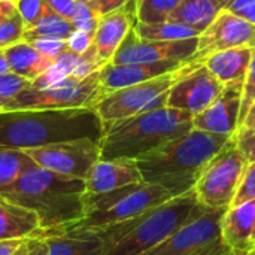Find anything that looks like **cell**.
<instances>
[{"mask_svg":"<svg viewBox=\"0 0 255 255\" xmlns=\"http://www.w3.org/2000/svg\"><path fill=\"white\" fill-rule=\"evenodd\" d=\"M103 134L105 128L94 108L0 112V145L12 149L24 151L78 139L100 142Z\"/></svg>","mask_w":255,"mask_h":255,"instance_id":"obj_1","label":"cell"},{"mask_svg":"<svg viewBox=\"0 0 255 255\" xmlns=\"http://www.w3.org/2000/svg\"><path fill=\"white\" fill-rule=\"evenodd\" d=\"M9 200L36 214L43 238L73 227L85 217V182L45 170L34 163L3 193Z\"/></svg>","mask_w":255,"mask_h":255,"instance_id":"obj_2","label":"cell"},{"mask_svg":"<svg viewBox=\"0 0 255 255\" xmlns=\"http://www.w3.org/2000/svg\"><path fill=\"white\" fill-rule=\"evenodd\" d=\"M230 137L191 128L185 136L136 161L142 179L163 187L172 197L193 191L209 161Z\"/></svg>","mask_w":255,"mask_h":255,"instance_id":"obj_3","label":"cell"},{"mask_svg":"<svg viewBox=\"0 0 255 255\" xmlns=\"http://www.w3.org/2000/svg\"><path fill=\"white\" fill-rule=\"evenodd\" d=\"M193 128V115L169 106L123 120L105 130L100 160H133L166 146Z\"/></svg>","mask_w":255,"mask_h":255,"instance_id":"obj_4","label":"cell"},{"mask_svg":"<svg viewBox=\"0 0 255 255\" xmlns=\"http://www.w3.org/2000/svg\"><path fill=\"white\" fill-rule=\"evenodd\" d=\"M194 190L173 197L145 214L99 230L105 248L102 255H145L199 214Z\"/></svg>","mask_w":255,"mask_h":255,"instance_id":"obj_5","label":"cell"},{"mask_svg":"<svg viewBox=\"0 0 255 255\" xmlns=\"http://www.w3.org/2000/svg\"><path fill=\"white\" fill-rule=\"evenodd\" d=\"M170 199L173 197L167 190L148 182L133 184L105 194L85 196V217L73 227L103 230L136 218Z\"/></svg>","mask_w":255,"mask_h":255,"instance_id":"obj_6","label":"cell"},{"mask_svg":"<svg viewBox=\"0 0 255 255\" xmlns=\"http://www.w3.org/2000/svg\"><path fill=\"white\" fill-rule=\"evenodd\" d=\"M200 64L202 61L191 60L175 72L106 94L94 108L100 117L103 128L106 130L118 121L167 106V94L170 88Z\"/></svg>","mask_w":255,"mask_h":255,"instance_id":"obj_7","label":"cell"},{"mask_svg":"<svg viewBox=\"0 0 255 255\" xmlns=\"http://www.w3.org/2000/svg\"><path fill=\"white\" fill-rule=\"evenodd\" d=\"M248 160L233 134L209 161L194 185L197 203L208 211H226L232 208L241 187Z\"/></svg>","mask_w":255,"mask_h":255,"instance_id":"obj_8","label":"cell"},{"mask_svg":"<svg viewBox=\"0 0 255 255\" xmlns=\"http://www.w3.org/2000/svg\"><path fill=\"white\" fill-rule=\"evenodd\" d=\"M100 100V76L97 70L84 79L67 76L60 84L43 90L28 87L22 90L4 111L96 108Z\"/></svg>","mask_w":255,"mask_h":255,"instance_id":"obj_9","label":"cell"},{"mask_svg":"<svg viewBox=\"0 0 255 255\" xmlns=\"http://www.w3.org/2000/svg\"><path fill=\"white\" fill-rule=\"evenodd\" d=\"M226 211L202 209L145 255H226L229 250L221 236V218Z\"/></svg>","mask_w":255,"mask_h":255,"instance_id":"obj_10","label":"cell"},{"mask_svg":"<svg viewBox=\"0 0 255 255\" xmlns=\"http://www.w3.org/2000/svg\"><path fill=\"white\" fill-rule=\"evenodd\" d=\"M100 142L78 139L40 148L24 149L25 155L39 167L57 175L85 179L90 169L100 160Z\"/></svg>","mask_w":255,"mask_h":255,"instance_id":"obj_11","label":"cell"},{"mask_svg":"<svg viewBox=\"0 0 255 255\" xmlns=\"http://www.w3.org/2000/svg\"><path fill=\"white\" fill-rule=\"evenodd\" d=\"M199 37L187 40H143L131 28L117 52L114 54L112 64L130 63H155L166 60H193L197 51Z\"/></svg>","mask_w":255,"mask_h":255,"instance_id":"obj_12","label":"cell"},{"mask_svg":"<svg viewBox=\"0 0 255 255\" xmlns=\"http://www.w3.org/2000/svg\"><path fill=\"white\" fill-rule=\"evenodd\" d=\"M245 46L255 48V24L223 9L199 36L197 51L193 60L202 61L211 54Z\"/></svg>","mask_w":255,"mask_h":255,"instance_id":"obj_13","label":"cell"},{"mask_svg":"<svg viewBox=\"0 0 255 255\" xmlns=\"http://www.w3.org/2000/svg\"><path fill=\"white\" fill-rule=\"evenodd\" d=\"M223 88L224 85L202 63L170 88L167 106L194 117L203 112L218 97Z\"/></svg>","mask_w":255,"mask_h":255,"instance_id":"obj_14","label":"cell"},{"mask_svg":"<svg viewBox=\"0 0 255 255\" xmlns=\"http://www.w3.org/2000/svg\"><path fill=\"white\" fill-rule=\"evenodd\" d=\"M244 82L227 84L218 97L200 114L193 117V128L220 136H233L239 127Z\"/></svg>","mask_w":255,"mask_h":255,"instance_id":"obj_15","label":"cell"},{"mask_svg":"<svg viewBox=\"0 0 255 255\" xmlns=\"http://www.w3.org/2000/svg\"><path fill=\"white\" fill-rule=\"evenodd\" d=\"M191 61V60H190ZM188 61L184 60H166L155 63H130V64H112L108 63L99 70L100 76V93L102 99L117 90L131 87L140 82L155 79L167 75L185 66Z\"/></svg>","mask_w":255,"mask_h":255,"instance_id":"obj_16","label":"cell"},{"mask_svg":"<svg viewBox=\"0 0 255 255\" xmlns=\"http://www.w3.org/2000/svg\"><path fill=\"white\" fill-rule=\"evenodd\" d=\"M136 22L137 18L134 0H128L121 9L100 16L97 30L94 33L93 46L99 61L103 66L111 63L118 46Z\"/></svg>","mask_w":255,"mask_h":255,"instance_id":"obj_17","label":"cell"},{"mask_svg":"<svg viewBox=\"0 0 255 255\" xmlns=\"http://www.w3.org/2000/svg\"><path fill=\"white\" fill-rule=\"evenodd\" d=\"M85 182V196L105 194L123 187L143 182L137 163L133 160H99L90 169Z\"/></svg>","mask_w":255,"mask_h":255,"instance_id":"obj_18","label":"cell"},{"mask_svg":"<svg viewBox=\"0 0 255 255\" xmlns=\"http://www.w3.org/2000/svg\"><path fill=\"white\" fill-rule=\"evenodd\" d=\"M254 202L229 208L221 218V236L232 255H248L255 248L253 242Z\"/></svg>","mask_w":255,"mask_h":255,"instance_id":"obj_19","label":"cell"},{"mask_svg":"<svg viewBox=\"0 0 255 255\" xmlns=\"http://www.w3.org/2000/svg\"><path fill=\"white\" fill-rule=\"evenodd\" d=\"M46 242V255H102L105 242L99 230L64 229L40 238Z\"/></svg>","mask_w":255,"mask_h":255,"instance_id":"obj_20","label":"cell"},{"mask_svg":"<svg viewBox=\"0 0 255 255\" xmlns=\"http://www.w3.org/2000/svg\"><path fill=\"white\" fill-rule=\"evenodd\" d=\"M40 223L34 212L0 194V241L39 238Z\"/></svg>","mask_w":255,"mask_h":255,"instance_id":"obj_21","label":"cell"},{"mask_svg":"<svg viewBox=\"0 0 255 255\" xmlns=\"http://www.w3.org/2000/svg\"><path fill=\"white\" fill-rule=\"evenodd\" d=\"M255 48H233L208 55L202 60L203 66L223 85L244 82L251 64Z\"/></svg>","mask_w":255,"mask_h":255,"instance_id":"obj_22","label":"cell"},{"mask_svg":"<svg viewBox=\"0 0 255 255\" xmlns=\"http://www.w3.org/2000/svg\"><path fill=\"white\" fill-rule=\"evenodd\" d=\"M3 52L9 63L10 72L28 81H34L54 64V60L46 58L24 40L3 49Z\"/></svg>","mask_w":255,"mask_h":255,"instance_id":"obj_23","label":"cell"},{"mask_svg":"<svg viewBox=\"0 0 255 255\" xmlns=\"http://www.w3.org/2000/svg\"><path fill=\"white\" fill-rule=\"evenodd\" d=\"M224 6L221 0H181L169 21L190 25L202 34Z\"/></svg>","mask_w":255,"mask_h":255,"instance_id":"obj_24","label":"cell"},{"mask_svg":"<svg viewBox=\"0 0 255 255\" xmlns=\"http://www.w3.org/2000/svg\"><path fill=\"white\" fill-rule=\"evenodd\" d=\"M133 30L143 40H187L200 36V33L193 27L173 21L155 25L136 22L133 25Z\"/></svg>","mask_w":255,"mask_h":255,"instance_id":"obj_25","label":"cell"},{"mask_svg":"<svg viewBox=\"0 0 255 255\" xmlns=\"http://www.w3.org/2000/svg\"><path fill=\"white\" fill-rule=\"evenodd\" d=\"M55 63L66 72L67 76H72L76 79H84L103 67V64L97 58V54L93 45L84 54H75L69 49H64L55 58Z\"/></svg>","mask_w":255,"mask_h":255,"instance_id":"obj_26","label":"cell"},{"mask_svg":"<svg viewBox=\"0 0 255 255\" xmlns=\"http://www.w3.org/2000/svg\"><path fill=\"white\" fill-rule=\"evenodd\" d=\"M33 164L21 149H12L0 145V194L6 193L19 175Z\"/></svg>","mask_w":255,"mask_h":255,"instance_id":"obj_27","label":"cell"},{"mask_svg":"<svg viewBox=\"0 0 255 255\" xmlns=\"http://www.w3.org/2000/svg\"><path fill=\"white\" fill-rule=\"evenodd\" d=\"M75 30L73 24L60 15L49 10L34 27L24 30L22 40L30 42L34 39H61L66 40Z\"/></svg>","mask_w":255,"mask_h":255,"instance_id":"obj_28","label":"cell"},{"mask_svg":"<svg viewBox=\"0 0 255 255\" xmlns=\"http://www.w3.org/2000/svg\"><path fill=\"white\" fill-rule=\"evenodd\" d=\"M137 22L155 25L167 22L181 0H134Z\"/></svg>","mask_w":255,"mask_h":255,"instance_id":"obj_29","label":"cell"},{"mask_svg":"<svg viewBox=\"0 0 255 255\" xmlns=\"http://www.w3.org/2000/svg\"><path fill=\"white\" fill-rule=\"evenodd\" d=\"M31 85V81L21 78L12 72L0 75V112L25 88Z\"/></svg>","mask_w":255,"mask_h":255,"instance_id":"obj_30","label":"cell"},{"mask_svg":"<svg viewBox=\"0 0 255 255\" xmlns=\"http://www.w3.org/2000/svg\"><path fill=\"white\" fill-rule=\"evenodd\" d=\"M15 4L24 22V30L34 27L51 10L43 0H15Z\"/></svg>","mask_w":255,"mask_h":255,"instance_id":"obj_31","label":"cell"},{"mask_svg":"<svg viewBox=\"0 0 255 255\" xmlns=\"http://www.w3.org/2000/svg\"><path fill=\"white\" fill-rule=\"evenodd\" d=\"M24 22L18 12L0 24V51L22 40Z\"/></svg>","mask_w":255,"mask_h":255,"instance_id":"obj_32","label":"cell"},{"mask_svg":"<svg viewBox=\"0 0 255 255\" xmlns=\"http://www.w3.org/2000/svg\"><path fill=\"white\" fill-rule=\"evenodd\" d=\"M99 19H100V16L97 15V12L94 9H91L87 3L76 1V9H75V15L72 19L75 30H81V31L94 34L97 30V25H99Z\"/></svg>","mask_w":255,"mask_h":255,"instance_id":"obj_33","label":"cell"},{"mask_svg":"<svg viewBox=\"0 0 255 255\" xmlns=\"http://www.w3.org/2000/svg\"><path fill=\"white\" fill-rule=\"evenodd\" d=\"M255 102V49L253 52L251 64L248 67L247 76L244 79V87H242V100H241V118H239V126L245 120L250 108ZM239 128V127H238Z\"/></svg>","mask_w":255,"mask_h":255,"instance_id":"obj_34","label":"cell"},{"mask_svg":"<svg viewBox=\"0 0 255 255\" xmlns=\"http://www.w3.org/2000/svg\"><path fill=\"white\" fill-rule=\"evenodd\" d=\"M247 202H255V161L248 163L247 170L244 173L241 187L238 190V194L233 200L232 206H238Z\"/></svg>","mask_w":255,"mask_h":255,"instance_id":"obj_35","label":"cell"},{"mask_svg":"<svg viewBox=\"0 0 255 255\" xmlns=\"http://www.w3.org/2000/svg\"><path fill=\"white\" fill-rule=\"evenodd\" d=\"M66 78H67L66 72L54 61V64L46 72H43L40 76H37L34 81H31L30 87L36 88V90H43V88H49V87H54V85L60 84Z\"/></svg>","mask_w":255,"mask_h":255,"instance_id":"obj_36","label":"cell"},{"mask_svg":"<svg viewBox=\"0 0 255 255\" xmlns=\"http://www.w3.org/2000/svg\"><path fill=\"white\" fill-rule=\"evenodd\" d=\"M27 43H30L36 51H39L42 55L54 61L66 49V40L61 39H34Z\"/></svg>","mask_w":255,"mask_h":255,"instance_id":"obj_37","label":"cell"},{"mask_svg":"<svg viewBox=\"0 0 255 255\" xmlns=\"http://www.w3.org/2000/svg\"><path fill=\"white\" fill-rule=\"evenodd\" d=\"M94 34L81 31V30H73L72 34L66 39V49L75 52V54H84L88 51L93 45Z\"/></svg>","mask_w":255,"mask_h":255,"instance_id":"obj_38","label":"cell"},{"mask_svg":"<svg viewBox=\"0 0 255 255\" xmlns=\"http://www.w3.org/2000/svg\"><path fill=\"white\" fill-rule=\"evenodd\" d=\"M43 1L48 4V7L54 13H57L61 18L72 22L73 15H75V9H76V1L75 0H43Z\"/></svg>","mask_w":255,"mask_h":255,"instance_id":"obj_39","label":"cell"},{"mask_svg":"<svg viewBox=\"0 0 255 255\" xmlns=\"http://www.w3.org/2000/svg\"><path fill=\"white\" fill-rule=\"evenodd\" d=\"M48 254V247L46 242L40 238H28L24 239L21 247L15 255H46Z\"/></svg>","mask_w":255,"mask_h":255,"instance_id":"obj_40","label":"cell"},{"mask_svg":"<svg viewBox=\"0 0 255 255\" xmlns=\"http://www.w3.org/2000/svg\"><path fill=\"white\" fill-rule=\"evenodd\" d=\"M236 139H238V145H239L241 151L244 152V155L247 157L248 163L255 161V128L244 136H236Z\"/></svg>","mask_w":255,"mask_h":255,"instance_id":"obj_41","label":"cell"},{"mask_svg":"<svg viewBox=\"0 0 255 255\" xmlns=\"http://www.w3.org/2000/svg\"><path fill=\"white\" fill-rule=\"evenodd\" d=\"M128 0H93L88 6L97 12L99 16H103L109 12L121 9Z\"/></svg>","mask_w":255,"mask_h":255,"instance_id":"obj_42","label":"cell"},{"mask_svg":"<svg viewBox=\"0 0 255 255\" xmlns=\"http://www.w3.org/2000/svg\"><path fill=\"white\" fill-rule=\"evenodd\" d=\"M255 128V102L253 103V106L250 108L245 120L242 121V124L239 126L238 131H236V136H244L250 131H253Z\"/></svg>","mask_w":255,"mask_h":255,"instance_id":"obj_43","label":"cell"},{"mask_svg":"<svg viewBox=\"0 0 255 255\" xmlns=\"http://www.w3.org/2000/svg\"><path fill=\"white\" fill-rule=\"evenodd\" d=\"M255 3V0H229L226 4V10L239 15L241 12H244L245 9H248L250 6H253Z\"/></svg>","mask_w":255,"mask_h":255,"instance_id":"obj_44","label":"cell"},{"mask_svg":"<svg viewBox=\"0 0 255 255\" xmlns=\"http://www.w3.org/2000/svg\"><path fill=\"white\" fill-rule=\"evenodd\" d=\"M16 12L15 0H0V24Z\"/></svg>","mask_w":255,"mask_h":255,"instance_id":"obj_45","label":"cell"},{"mask_svg":"<svg viewBox=\"0 0 255 255\" xmlns=\"http://www.w3.org/2000/svg\"><path fill=\"white\" fill-rule=\"evenodd\" d=\"M24 239L16 241H0V255H15Z\"/></svg>","mask_w":255,"mask_h":255,"instance_id":"obj_46","label":"cell"},{"mask_svg":"<svg viewBox=\"0 0 255 255\" xmlns=\"http://www.w3.org/2000/svg\"><path fill=\"white\" fill-rule=\"evenodd\" d=\"M242 18H245V19H248L250 22H253V24H255V3L253 4V6H250L248 9H245L244 12H241L239 13Z\"/></svg>","mask_w":255,"mask_h":255,"instance_id":"obj_47","label":"cell"},{"mask_svg":"<svg viewBox=\"0 0 255 255\" xmlns=\"http://www.w3.org/2000/svg\"><path fill=\"white\" fill-rule=\"evenodd\" d=\"M10 72V67H9V63H7V60H6V57H4V52H3V49L0 51V75H3V73H9Z\"/></svg>","mask_w":255,"mask_h":255,"instance_id":"obj_48","label":"cell"},{"mask_svg":"<svg viewBox=\"0 0 255 255\" xmlns=\"http://www.w3.org/2000/svg\"><path fill=\"white\" fill-rule=\"evenodd\" d=\"M253 242L255 245V202H254V229H253Z\"/></svg>","mask_w":255,"mask_h":255,"instance_id":"obj_49","label":"cell"},{"mask_svg":"<svg viewBox=\"0 0 255 255\" xmlns=\"http://www.w3.org/2000/svg\"><path fill=\"white\" fill-rule=\"evenodd\" d=\"M75 1H79V3H87V4H90L93 0H75Z\"/></svg>","mask_w":255,"mask_h":255,"instance_id":"obj_50","label":"cell"},{"mask_svg":"<svg viewBox=\"0 0 255 255\" xmlns=\"http://www.w3.org/2000/svg\"><path fill=\"white\" fill-rule=\"evenodd\" d=\"M248 255H255V248H254V250H253V251H251V253H250V254H248Z\"/></svg>","mask_w":255,"mask_h":255,"instance_id":"obj_51","label":"cell"},{"mask_svg":"<svg viewBox=\"0 0 255 255\" xmlns=\"http://www.w3.org/2000/svg\"><path fill=\"white\" fill-rule=\"evenodd\" d=\"M221 1H224V4H227V1H229V0H221ZM224 7H226V6H224Z\"/></svg>","mask_w":255,"mask_h":255,"instance_id":"obj_52","label":"cell"},{"mask_svg":"<svg viewBox=\"0 0 255 255\" xmlns=\"http://www.w3.org/2000/svg\"><path fill=\"white\" fill-rule=\"evenodd\" d=\"M226 255H232V254H230V253H227V254H226Z\"/></svg>","mask_w":255,"mask_h":255,"instance_id":"obj_53","label":"cell"}]
</instances>
